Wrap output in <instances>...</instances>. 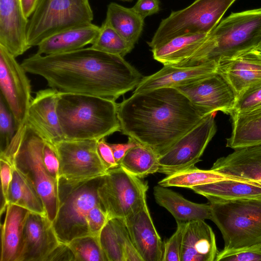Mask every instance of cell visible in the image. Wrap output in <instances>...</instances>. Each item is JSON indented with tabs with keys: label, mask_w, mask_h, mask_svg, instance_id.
I'll return each mask as SVG.
<instances>
[{
	"label": "cell",
	"mask_w": 261,
	"mask_h": 261,
	"mask_svg": "<svg viewBox=\"0 0 261 261\" xmlns=\"http://www.w3.org/2000/svg\"><path fill=\"white\" fill-rule=\"evenodd\" d=\"M21 64L27 72L42 76L59 92L113 101L136 88L144 77L123 57L91 47L51 55L36 53Z\"/></svg>",
	"instance_id": "1"
},
{
	"label": "cell",
	"mask_w": 261,
	"mask_h": 261,
	"mask_svg": "<svg viewBox=\"0 0 261 261\" xmlns=\"http://www.w3.org/2000/svg\"><path fill=\"white\" fill-rule=\"evenodd\" d=\"M206 116L175 88L133 93L118 107L121 132L159 156Z\"/></svg>",
	"instance_id": "2"
},
{
	"label": "cell",
	"mask_w": 261,
	"mask_h": 261,
	"mask_svg": "<svg viewBox=\"0 0 261 261\" xmlns=\"http://www.w3.org/2000/svg\"><path fill=\"white\" fill-rule=\"evenodd\" d=\"M118 107L102 97L59 92L57 111L65 140H99L121 132Z\"/></svg>",
	"instance_id": "3"
},
{
	"label": "cell",
	"mask_w": 261,
	"mask_h": 261,
	"mask_svg": "<svg viewBox=\"0 0 261 261\" xmlns=\"http://www.w3.org/2000/svg\"><path fill=\"white\" fill-rule=\"evenodd\" d=\"M261 43V8L231 13L210 33L189 66L233 57L257 48Z\"/></svg>",
	"instance_id": "4"
},
{
	"label": "cell",
	"mask_w": 261,
	"mask_h": 261,
	"mask_svg": "<svg viewBox=\"0 0 261 261\" xmlns=\"http://www.w3.org/2000/svg\"><path fill=\"white\" fill-rule=\"evenodd\" d=\"M45 140L26 121L20 126L9 146L0 152L32 182L42 198L46 215L53 222L58 206V180L47 171L43 160Z\"/></svg>",
	"instance_id": "5"
},
{
	"label": "cell",
	"mask_w": 261,
	"mask_h": 261,
	"mask_svg": "<svg viewBox=\"0 0 261 261\" xmlns=\"http://www.w3.org/2000/svg\"><path fill=\"white\" fill-rule=\"evenodd\" d=\"M103 177L79 181L62 177L58 179V206L53 225L61 243L68 244L76 238L91 235L87 217L92 207L101 205L98 189Z\"/></svg>",
	"instance_id": "6"
},
{
	"label": "cell",
	"mask_w": 261,
	"mask_h": 261,
	"mask_svg": "<svg viewBox=\"0 0 261 261\" xmlns=\"http://www.w3.org/2000/svg\"><path fill=\"white\" fill-rule=\"evenodd\" d=\"M209 202L211 220L221 232L224 249L261 243V197Z\"/></svg>",
	"instance_id": "7"
},
{
	"label": "cell",
	"mask_w": 261,
	"mask_h": 261,
	"mask_svg": "<svg viewBox=\"0 0 261 261\" xmlns=\"http://www.w3.org/2000/svg\"><path fill=\"white\" fill-rule=\"evenodd\" d=\"M89 0H38L28 20L27 42L31 48L60 32L92 23Z\"/></svg>",
	"instance_id": "8"
},
{
	"label": "cell",
	"mask_w": 261,
	"mask_h": 261,
	"mask_svg": "<svg viewBox=\"0 0 261 261\" xmlns=\"http://www.w3.org/2000/svg\"><path fill=\"white\" fill-rule=\"evenodd\" d=\"M237 0H195L162 20L150 41L151 48L181 36L210 33Z\"/></svg>",
	"instance_id": "9"
},
{
	"label": "cell",
	"mask_w": 261,
	"mask_h": 261,
	"mask_svg": "<svg viewBox=\"0 0 261 261\" xmlns=\"http://www.w3.org/2000/svg\"><path fill=\"white\" fill-rule=\"evenodd\" d=\"M148 186L120 166L108 170L98 189L109 219L126 217L146 201Z\"/></svg>",
	"instance_id": "10"
},
{
	"label": "cell",
	"mask_w": 261,
	"mask_h": 261,
	"mask_svg": "<svg viewBox=\"0 0 261 261\" xmlns=\"http://www.w3.org/2000/svg\"><path fill=\"white\" fill-rule=\"evenodd\" d=\"M215 113L203 118L159 156L158 172L169 175L193 167L200 161V157L216 133Z\"/></svg>",
	"instance_id": "11"
},
{
	"label": "cell",
	"mask_w": 261,
	"mask_h": 261,
	"mask_svg": "<svg viewBox=\"0 0 261 261\" xmlns=\"http://www.w3.org/2000/svg\"><path fill=\"white\" fill-rule=\"evenodd\" d=\"M98 141L64 140L56 144L60 177L79 181L105 175L108 169L98 153Z\"/></svg>",
	"instance_id": "12"
},
{
	"label": "cell",
	"mask_w": 261,
	"mask_h": 261,
	"mask_svg": "<svg viewBox=\"0 0 261 261\" xmlns=\"http://www.w3.org/2000/svg\"><path fill=\"white\" fill-rule=\"evenodd\" d=\"M26 73L16 57L0 45L1 95L13 115L16 130L25 122L33 98Z\"/></svg>",
	"instance_id": "13"
},
{
	"label": "cell",
	"mask_w": 261,
	"mask_h": 261,
	"mask_svg": "<svg viewBox=\"0 0 261 261\" xmlns=\"http://www.w3.org/2000/svg\"><path fill=\"white\" fill-rule=\"evenodd\" d=\"M175 88L206 115L217 111L229 114L236 102L232 89L217 72Z\"/></svg>",
	"instance_id": "14"
},
{
	"label": "cell",
	"mask_w": 261,
	"mask_h": 261,
	"mask_svg": "<svg viewBox=\"0 0 261 261\" xmlns=\"http://www.w3.org/2000/svg\"><path fill=\"white\" fill-rule=\"evenodd\" d=\"M216 72L231 87L236 100L246 90L261 85V50L255 48L220 60Z\"/></svg>",
	"instance_id": "15"
},
{
	"label": "cell",
	"mask_w": 261,
	"mask_h": 261,
	"mask_svg": "<svg viewBox=\"0 0 261 261\" xmlns=\"http://www.w3.org/2000/svg\"><path fill=\"white\" fill-rule=\"evenodd\" d=\"M59 92L49 88L37 91L30 104L25 121L53 146L65 140L58 117Z\"/></svg>",
	"instance_id": "16"
},
{
	"label": "cell",
	"mask_w": 261,
	"mask_h": 261,
	"mask_svg": "<svg viewBox=\"0 0 261 261\" xmlns=\"http://www.w3.org/2000/svg\"><path fill=\"white\" fill-rule=\"evenodd\" d=\"M60 243L53 222L47 215L30 212L24 227L18 261H45Z\"/></svg>",
	"instance_id": "17"
},
{
	"label": "cell",
	"mask_w": 261,
	"mask_h": 261,
	"mask_svg": "<svg viewBox=\"0 0 261 261\" xmlns=\"http://www.w3.org/2000/svg\"><path fill=\"white\" fill-rule=\"evenodd\" d=\"M123 220L143 261H163L164 243L154 226L146 201Z\"/></svg>",
	"instance_id": "18"
},
{
	"label": "cell",
	"mask_w": 261,
	"mask_h": 261,
	"mask_svg": "<svg viewBox=\"0 0 261 261\" xmlns=\"http://www.w3.org/2000/svg\"><path fill=\"white\" fill-rule=\"evenodd\" d=\"M217 67V63L215 61L188 67L165 65L156 72L144 76L133 93L186 85L216 73Z\"/></svg>",
	"instance_id": "19"
},
{
	"label": "cell",
	"mask_w": 261,
	"mask_h": 261,
	"mask_svg": "<svg viewBox=\"0 0 261 261\" xmlns=\"http://www.w3.org/2000/svg\"><path fill=\"white\" fill-rule=\"evenodd\" d=\"M28 20L21 0H0V45L16 58L30 48L26 38Z\"/></svg>",
	"instance_id": "20"
},
{
	"label": "cell",
	"mask_w": 261,
	"mask_h": 261,
	"mask_svg": "<svg viewBox=\"0 0 261 261\" xmlns=\"http://www.w3.org/2000/svg\"><path fill=\"white\" fill-rule=\"evenodd\" d=\"M211 169L233 179L261 185V144L234 149L218 159Z\"/></svg>",
	"instance_id": "21"
},
{
	"label": "cell",
	"mask_w": 261,
	"mask_h": 261,
	"mask_svg": "<svg viewBox=\"0 0 261 261\" xmlns=\"http://www.w3.org/2000/svg\"><path fill=\"white\" fill-rule=\"evenodd\" d=\"M218 252L215 233L204 220L187 222L181 261H214Z\"/></svg>",
	"instance_id": "22"
},
{
	"label": "cell",
	"mask_w": 261,
	"mask_h": 261,
	"mask_svg": "<svg viewBox=\"0 0 261 261\" xmlns=\"http://www.w3.org/2000/svg\"><path fill=\"white\" fill-rule=\"evenodd\" d=\"M1 225V261H18L22 246L24 227L30 211L8 203Z\"/></svg>",
	"instance_id": "23"
},
{
	"label": "cell",
	"mask_w": 261,
	"mask_h": 261,
	"mask_svg": "<svg viewBox=\"0 0 261 261\" xmlns=\"http://www.w3.org/2000/svg\"><path fill=\"white\" fill-rule=\"evenodd\" d=\"M99 29L100 27L92 23L60 32L39 43L36 53L46 56L84 48L93 43Z\"/></svg>",
	"instance_id": "24"
},
{
	"label": "cell",
	"mask_w": 261,
	"mask_h": 261,
	"mask_svg": "<svg viewBox=\"0 0 261 261\" xmlns=\"http://www.w3.org/2000/svg\"><path fill=\"white\" fill-rule=\"evenodd\" d=\"M153 195L156 203L167 210L176 222L211 220L210 203L191 202L178 193L159 185L154 187Z\"/></svg>",
	"instance_id": "25"
},
{
	"label": "cell",
	"mask_w": 261,
	"mask_h": 261,
	"mask_svg": "<svg viewBox=\"0 0 261 261\" xmlns=\"http://www.w3.org/2000/svg\"><path fill=\"white\" fill-rule=\"evenodd\" d=\"M209 33L178 36L151 48L153 58L165 65H178L192 58L208 37Z\"/></svg>",
	"instance_id": "26"
},
{
	"label": "cell",
	"mask_w": 261,
	"mask_h": 261,
	"mask_svg": "<svg viewBox=\"0 0 261 261\" xmlns=\"http://www.w3.org/2000/svg\"><path fill=\"white\" fill-rule=\"evenodd\" d=\"M194 192L210 201H229L261 197V185L250 181L226 179L193 187Z\"/></svg>",
	"instance_id": "27"
},
{
	"label": "cell",
	"mask_w": 261,
	"mask_h": 261,
	"mask_svg": "<svg viewBox=\"0 0 261 261\" xmlns=\"http://www.w3.org/2000/svg\"><path fill=\"white\" fill-rule=\"evenodd\" d=\"M104 22L135 46L142 33L144 19L132 8H126L112 2L108 5Z\"/></svg>",
	"instance_id": "28"
},
{
	"label": "cell",
	"mask_w": 261,
	"mask_h": 261,
	"mask_svg": "<svg viewBox=\"0 0 261 261\" xmlns=\"http://www.w3.org/2000/svg\"><path fill=\"white\" fill-rule=\"evenodd\" d=\"M232 130L226 147L237 149L261 144V112L231 116Z\"/></svg>",
	"instance_id": "29"
},
{
	"label": "cell",
	"mask_w": 261,
	"mask_h": 261,
	"mask_svg": "<svg viewBox=\"0 0 261 261\" xmlns=\"http://www.w3.org/2000/svg\"><path fill=\"white\" fill-rule=\"evenodd\" d=\"M17 205L30 212L46 215L42 198L27 177L14 166L7 197V204Z\"/></svg>",
	"instance_id": "30"
},
{
	"label": "cell",
	"mask_w": 261,
	"mask_h": 261,
	"mask_svg": "<svg viewBox=\"0 0 261 261\" xmlns=\"http://www.w3.org/2000/svg\"><path fill=\"white\" fill-rule=\"evenodd\" d=\"M159 155L149 147L140 143L131 148L119 163L128 173L143 178L158 172Z\"/></svg>",
	"instance_id": "31"
},
{
	"label": "cell",
	"mask_w": 261,
	"mask_h": 261,
	"mask_svg": "<svg viewBox=\"0 0 261 261\" xmlns=\"http://www.w3.org/2000/svg\"><path fill=\"white\" fill-rule=\"evenodd\" d=\"M226 179L233 178L218 173L211 169H199L194 166L167 175L159 181L158 184L165 187H177L191 189L195 186Z\"/></svg>",
	"instance_id": "32"
},
{
	"label": "cell",
	"mask_w": 261,
	"mask_h": 261,
	"mask_svg": "<svg viewBox=\"0 0 261 261\" xmlns=\"http://www.w3.org/2000/svg\"><path fill=\"white\" fill-rule=\"evenodd\" d=\"M90 47L106 53L124 57L132 50L134 46L103 21Z\"/></svg>",
	"instance_id": "33"
},
{
	"label": "cell",
	"mask_w": 261,
	"mask_h": 261,
	"mask_svg": "<svg viewBox=\"0 0 261 261\" xmlns=\"http://www.w3.org/2000/svg\"><path fill=\"white\" fill-rule=\"evenodd\" d=\"M67 244L76 261H108L98 236L88 235L76 238Z\"/></svg>",
	"instance_id": "34"
},
{
	"label": "cell",
	"mask_w": 261,
	"mask_h": 261,
	"mask_svg": "<svg viewBox=\"0 0 261 261\" xmlns=\"http://www.w3.org/2000/svg\"><path fill=\"white\" fill-rule=\"evenodd\" d=\"M101 248L108 261H125L120 239L112 219H110L99 235Z\"/></svg>",
	"instance_id": "35"
},
{
	"label": "cell",
	"mask_w": 261,
	"mask_h": 261,
	"mask_svg": "<svg viewBox=\"0 0 261 261\" xmlns=\"http://www.w3.org/2000/svg\"><path fill=\"white\" fill-rule=\"evenodd\" d=\"M261 112V85L252 87L242 93L236 100L229 115H243Z\"/></svg>",
	"instance_id": "36"
},
{
	"label": "cell",
	"mask_w": 261,
	"mask_h": 261,
	"mask_svg": "<svg viewBox=\"0 0 261 261\" xmlns=\"http://www.w3.org/2000/svg\"><path fill=\"white\" fill-rule=\"evenodd\" d=\"M16 131L15 120L4 98L0 96V152L11 143Z\"/></svg>",
	"instance_id": "37"
},
{
	"label": "cell",
	"mask_w": 261,
	"mask_h": 261,
	"mask_svg": "<svg viewBox=\"0 0 261 261\" xmlns=\"http://www.w3.org/2000/svg\"><path fill=\"white\" fill-rule=\"evenodd\" d=\"M261 261V243L219 251L215 261Z\"/></svg>",
	"instance_id": "38"
},
{
	"label": "cell",
	"mask_w": 261,
	"mask_h": 261,
	"mask_svg": "<svg viewBox=\"0 0 261 261\" xmlns=\"http://www.w3.org/2000/svg\"><path fill=\"white\" fill-rule=\"evenodd\" d=\"M177 229L164 243L163 261H181L183 236L187 222H176Z\"/></svg>",
	"instance_id": "39"
},
{
	"label": "cell",
	"mask_w": 261,
	"mask_h": 261,
	"mask_svg": "<svg viewBox=\"0 0 261 261\" xmlns=\"http://www.w3.org/2000/svg\"><path fill=\"white\" fill-rule=\"evenodd\" d=\"M120 237L125 261H143L136 249L122 218H112Z\"/></svg>",
	"instance_id": "40"
},
{
	"label": "cell",
	"mask_w": 261,
	"mask_h": 261,
	"mask_svg": "<svg viewBox=\"0 0 261 261\" xmlns=\"http://www.w3.org/2000/svg\"><path fill=\"white\" fill-rule=\"evenodd\" d=\"M109 220L108 215L101 204L92 207L87 217L89 232L91 235L98 236Z\"/></svg>",
	"instance_id": "41"
},
{
	"label": "cell",
	"mask_w": 261,
	"mask_h": 261,
	"mask_svg": "<svg viewBox=\"0 0 261 261\" xmlns=\"http://www.w3.org/2000/svg\"><path fill=\"white\" fill-rule=\"evenodd\" d=\"M43 160L48 172L56 180L60 177V162L54 146L45 141L43 149Z\"/></svg>",
	"instance_id": "42"
},
{
	"label": "cell",
	"mask_w": 261,
	"mask_h": 261,
	"mask_svg": "<svg viewBox=\"0 0 261 261\" xmlns=\"http://www.w3.org/2000/svg\"><path fill=\"white\" fill-rule=\"evenodd\" d=\"M12 166L7 161L0 159V170L2 190L1 213L5 210L7 205V197L12 179Z\"/></svg>",
	"instance_id": "43"
},
{
	"label": "cell",
	"mask_w": 261,
	"mask_h": 261,
	"mask_svg": "<svg viewBox=\"0 0 261 261\" xmlns=\"http://www.w3.org/2000/svg\"><path fill=\"white\" fill-rule=\"evenodd\" d=\"M97 149L98 153L108 170L119 166L115 159L109 143L106 141L105 138H102L98 141Z\"/></svg>",
	"instance_id": "44"
},
{
	"label": "cell",
	"mask_w": 261,
	"mask_h": 261,
	"mask_svg": "<svg viewBox=\"0 0 261 261\" xmlns=\"http://www.w3.org/2000/svg\"><path fill=\"white\" fill-rule=\"evenodd\" d=\"M160 4L159 0H138L132 8L144 19L159 11Z\"/></svg>",
	"instance_id": "45"
},
{
	"label": "cell",
	"mask_w": 261,
	"mask_h": 261,
	"mask_svg": "<svg viewBox=\"0 0 261 261\" xmlns=\"http://www.w3.org/2000/svg\"><path fill=\"white\" fill-rule=\"evenodd\" d=\"M76 261L75 256L67 244L60 243L47 256L45 261Z\"/></svg>",
	"instance_id": "46"
},
{
	"label": "cell",
	"mask_w": 261,
	"mask_h": 261,
	"mask_svg": "<svg viewBox=\"0 0 261 261\" xmlns=\"http://www.w3.org/2000/svg\"><path fill=\"white\" fill-rule=\"evenodd\" d=\"M136 140L131 137H128V141L125 143L110 144L115 159L119 165L126 152L132 147L138 144Z\"/></svg>",
	"instance_id": "47"
},
{
	"label": "cell",
	"mask_w": 261,
	"mask_h": 261,
	"mask_svg": "<svg viewBox=\"0 0 261 261\" xmlns=\"http://www.w3.org/2000/svg\"><path fill=\"white\" fill-rule=\"evenodd\" d=\"M38 0H21L25 16L29 18L34 11Z\"/></svg>",
	"instance_id": "48"
},
{
	"label": "cell",
	"mask_w": 261,
	"mask_h": 261,
	"mask_svg": "<svg viewBox=\"0 0 261 261\" xmlns=\"http://www.w3.org/2000/svg\"><path fill=\"white\" fill-rule=\"evenodd\" d=\"M119 1H123V2H132L134 0H119Z\"/></svg>",
	"instance_id": "49"
},
{
	"label": "cell",
	"mask_w": 261,
	"mask_h": 261,
	"mask_svg": "<svg viewBox=\"0 0 261 261\" xmlns=\"http://www.w3.org/2000/svg\"><path fill=\"white\" fill-rule=\"evenodd\" d=\"M257 48L259 50H261V43Z\"/></svg>",
	"instance_id": "50"
}]
</instances>
